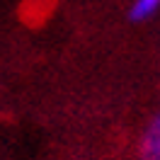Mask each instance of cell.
I'll list each match as a JSON object with an SVG mask.
<instances>
[{
  "instance_id": "obj_1",
  "label": "cell",
  "mask_w": 160,
  "mask_h": 160,
  "mask_svg": "<svg viewBox=\"0 0 160 160\" xmlns=\"http://www.w3.org/2000/svg\"><path fill=\"white\" fill-rule=\"evenodd\" d=\"M141 158L143 160H160V112L150 119L141 138Z\"/></svg>"
},
{
  "instance_id": "obj_2",
  "label": "cell",
  "mask_w": 160,
  "mask_h": 160,
  "mask_svg": "<svg viewBox=\"0 0 160 160\" xmlns=\"http://www.w3.org/2000/svg\"><path fill=\"white\" fill-rule=\"evenodd\" d=\"M160 10V0H136L131 5V20H148Z\"/></svg>"
}]
</instances>
